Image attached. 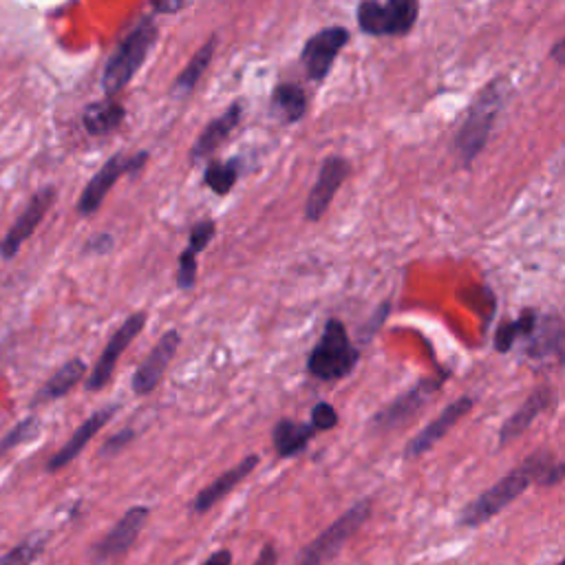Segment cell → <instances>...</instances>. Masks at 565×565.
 I'll use <instances>...</instances> for the list:
<instances>
[{"mask_svg": "<svg viewBox=\"0 0 565 565\" xmlns=\"http://www.w3.org/2000/svg\"><path fill=\"white\" fill-rule=\"evenodd\" d=\"M55 201V188L53 185H44L40 188L24 205V210L20 212V216L13 221V225L7 230L4 238L0 241V256L4 260H11L22 243L35 232V227L40 225V221L46 216L49 207L53 205Z\"/></svg>", "mask_w": 565, "mask_h": 565, "instance_id": "obj_9", "label": "cell"}, {"mask_svg": "<svg viewBox=\"0 0 565 565\" xmlns=\"http://www.w3.org/2000/svg\"><path fill=\"white\" fill-rule=\"evenodd\" d=\"M351 166L344 157L331 154L322 161L318 179L313 183V188L309 190L307 203H305V216L307 221H318L324 216L327 207L333 201V194L338 192V188L344 183V179L349 177Z\"/></svg>", "mask_w": 565, "mask_h": 565, "instance_id": "obj_12", "label": "cell"}, {"mask_svg": "<svg viewBox=\"0 0 565 565\" xmlns=\"http://www.w3.org/2000/svg\"><path fill=\"white\" fill-rule=\"evenodd\" d=\"M146 161H148V152H146V150H139V152H135V154H130V157H126V154H121V152L113 154V157L90 177V181H88L86 188L82 190V196H79V201H77V214H82V216H93V214L99 210V205L104 203L108 190L117 183V179H119L121 174H135V172H139V170L146 166Z\"/></svg>", "mask_w": 565, "mask_h": 565, "instance_id": "obj_7", "label": "cell"}, {"mask_svg": "<svg viewBox=\"0 0 565 565\" xmlns=\"http://www.w3.org/2000/svg\"><path fill=\"white\" fill-rule=\"evenodd\" d=\"M472 408V399L470 397H459L455 402H450L441 415H437L424 430H419L411 441L408 446L404 448V457L406 459H413V457H419L422 452H426L428 448H433L450 428L452 424L459 422V417H463L468 411Z\"/></svg>", "mask_w": 565, "mask_h": 565, "instance_id": "obj_15", "label": "cell"}, {"mask_svg": "<svg viewBox=\"0 0 565 565\" xmlns=\"http://www.w3.org/2000/svg\"><path fill=\"white\" fill-rule=\"evenodd\" d=\"M159 35L157 22L152 15H141L139 22L128 31V35L115 46L108 57L102 75V88L106 97H115L124 90V86L135 77L139 66L146 62L150 49L154 46Z\"/></svg>", "mask_w": 565, "mask_h": 565, "instance_id": "obj_2", "label": "cell"}, {"mask_svg": "<svg viewBox=\"0 0 565 565\" xmlns=\"http://www.w3.org/2000/svg\"><path fill=\"white\" fill-rule=\"evenodd\" d=\"M254 565H278V554L274 545H265L256 558Z\"/></svg>", "mask_w": 565, "mask_h": 565, "instance_id": "obj_33", "label": "cell"}, {"mask_svg": "<svg viewBox=\"0 0 565 565\" xmlns=\"http://www.w3.org/2000/svg\"><path fill=\"white\" fill-rule=\"evenodd\" d=\"M188 2L183 0H177V2H152V11L154 13H174V11H181Z\"/></svg>", "mask_w": 565, "mask_h": 565, "instance_id": "obj_34", "label": "cell"}, {"mask_svg": "<svg viewBox=\"0 0 565 565\" xmlns=\"http://www.w3.org/2000/svg\"><path fill=\"white\" fill-rule=\"evenodd\" d=\"M124 106L119 102H115L113 97L99 99V102H90L84 113H82V124L84 130L93 137H102L108 135L113 130L119 128V124L124 121Z\"/></svg>", "mask_w": 565, "mask_h": 565, "instance_id": "obj_21", "label": "cell"}, {"mask_svg": "<svg viewBox=\"0 0 565 565\" xmlns=\"http://www.w3.org/2000/svg\"><path fill=\"white\" fill-rule=\"evenodd\" d=\"M40 435V419L35 415H29L20 419L2 439H0V457L9 450H13L20 444H26Z\"/></svg>", "mask_w": 565, "mask_h": 565, "instance_id": "obj_28", "label": "cell"}, {"mask_svg": "<svg viewBox=\"0 0 565 565\" xmlns=\"http://www.w3.org/2000/svg\"><path fill=\"white\" fill-rule=\"evenodd\" d=\"M143 324H146V313H143V311L130 313V316L121 322V327L110 335V340L106 342L102 355L97 358V362H95V366H93V371H90V375H88V380H86V388H88L90 393H93V391H99V388H104V386L108 384V380L113 377L115 366H117L121 353H124L126 347L139 335V331L143 329Z\"/></svg>", "mask_w": 565, "mask_h": 565, "instance_id": "obj_8", "label": "cell"}, {"mask_svg": "<svg viewBox=\"0 0 565 565\" xmlns=\"http://www.w3.org/2000/svg\"><path fill=\"white\" fill-rule=\"evenodd\" d=\"M417 11L415 0H366L358 4V24L369 35H404L413 29Z\"/></svg>", "mask_w": 565, "mask_h": 565, "instance_id": "obj_6", "label": "cell"}, {"mask_svg": "<svg viewBox=\"0 0 565 565\" xmlns=\"http://www.w3.org/2000/svg\"><path fill=\"white\" fill-rule=\"evenodd\" d=\"M271 108L285 124H294L307 113V95L298 84H278L271 93Z\"/></svg>", "mask_w": 565, "mask_h": 565, "instance_id": "obj_24", "label": "cell"}, {"mask_svg": "<svg viewBox=\"0 0 565 565\" xmlns=\"http://www.w3.org/2000/svg\"><path fill=\"white\" fill-rule=\"evenodd\" d=\"M86 375V362L79 358H73L68 362H64L35 393L33 397V406L42 404V402H51L57 399L66 393H71V388H75V384H79V380Z\"/></svg>", "mask_w": 565, "mask_h": 565, "instance_id": "obj_22", "label": "cell"}, {"mask_svg": "<svg viewBox=\"0 0 565 565\" xmlns=\"http://www.w3.org/2000/svg\"><path fill=\"white\" fill-rule=\"evenodd\" d=\"M347 42H349V31L344 26H327V29H320L316 35H311L300 51V62L309 79L313 82L324 79L331 71V64L338 51Z\"/></svg>", "mask_w": 565, "mask_h": 565, "instance_id": "obj_10", "label": "cell"}, {"mask_svg": "<svg viewBox=\"0 0 565 565\" xmlns=\"http://www.w3.org/2000/svg\"><path fill=\"white\" fill-rule=\"evenodd\" d=\"M243 108H245V102L243 99H234L218 117H214L203 130L201 135L196 137L192 150H190V157L192 161H199V159H205L207 154H212L227 137L230 132L238 126L241 117H243Z\"/></svg>", "mask_w": 565, "mask_h": 565, "instance_id": "obj_16", "label": "cell"}, {"mask_svg": "<svg viewBox=\"0 0 565 565\" xmlns=\"http://www.w3.org/2000/svg\"><path fill=\"white\" fill-rule=\"evenodd\" d=\"M565 477V463H556L550 452L539 450L527 457L521 466L510 470L503 479H499L492 488L481 492L475 501H470L459 514V523L475 527L486 523L490 516L499 514L508 503H512L532 481L541 486H552Z\"/></svg>", "mask_w": 565, "mask_h": 565, "instance_id": "obj_1", "label": "cell"}, {"mask_svg": "<svg viewBox=\"0 0 565 565\" xmlns=\"http://www.w3.org/2000/svg\"><path fill=\"white\" fill-rule=\"evenodd\" d=\"M46 545V534H31L0 556V565H33Z\"/></svg>", "mask_w": 565, "mask_h": 565, "instance_id": "obj_26", "label": "cell"}, {"mask_svg": "<svg viewBox=\"0 0 565 565\" xmlns=\"http://www.w3.org/2000/svg\"><path fill=\"white\" fill-rule=\"evenodd\" d=\"M311 424L316 430H329L338 424V413L331 404L327 402H318L313 408H311Z\"/></svg>", "mask_w": 565, "mask_h": 565, "instance_id": "obj_31", "label": "cell"}, {"mask_svg": "<svg viewBox=\"0 0 565 565\" xmlns=\"http://www.w3.org/2000/svg\"><path fill=\"white\" fill-rule=\"evenodd\" d=\"M179 342H181V335L174 329L166 331L159 338V342L150 349V353L137 366V371H135V375L130 380V388H132L135 395H148L150 391H154V386L163 377V371L172 362V358H174V353L179 349Z\"/></svg>", "mask_w": 565, "mask_h": 565, "instance_id": "obj_13", "label": "cell"}, {"mask_svg": "<svg viewBox=\"0 0 565 565\" xmlns=\"http://www.w3.org/2000/svg\"><path fill=\"white\" fill-rule=\"evenodd\" d=\"M558 565H565V558H563V561H561V563H558Z\"/></svg>", "mask_w": 565, "mask_h": 565, "instance_id": "obj_37", "label": "cell"}, {"mask_svg": "<svg viewBox=\"0 0 565 565\" xmlns=\"http://www.w3.org/2000/svg\"><path fill=\"white\" fill-rule=\"evenodd\" d=\"M258 466V455H247L230 470L221 472L210 486H205L196 499H194V512H207L212 505H216L225 494H230L254 468Z\"/></svg>", "mask_w": 565, "mask_h": 565, "instance_id": "obj_18", "label": "cell"}, {"mask_svg": "<svg viewBox=\"0 0 565 565\" xmlns=\"http://www.w3.org/2000/svg\"><path fill=\"white\" fill-rule=\"evenodd\" d=\"M508 90H510L508 79L497 77L472 102L470 113L463 119V126L455 135V148L466 163L472 161L477 157V152L486 146L488 135L494 124V117H497Z\"/></svg>", "mask_w": 565, "mask_h": 565, "instance_id": "obj_3", "label": "cell"}, {"mask_svg": "<svg viewBox=\"0 0 565 565\" xmlns=\"http://www.w3.org/2000/svg\"><path fill=\"white\" fill-rule=\"evenodd\" d=\"M371 514V501H358L344 514H340L327 530H322L298 556V565H324L329 563L344 543L364 525Z\"/></svg>", "mask_w": 565, "mask_h": 565, "instance_id": "obj_5", "label": "cell"}, {"mask_svg": "<svg viewBox=\"0 0 565 565\" xmlns=\"http://www.w3.org/2000/svg\"><path fill=\"white\" fill-rule=\"evenodd\" d=\"M232 563V552L230 550H216L203 565H230Z\"/></svg>", "mask_w": 565, "mask_h": 565, "instance_id": "obj_35", "label": "cell"}, {"mask_svg": "<svg viewBox=\"0 0 565 565\" xmlns=\"http://www.w3.org/2000/svg\"><path fill=\"white\" fill-rule=\"evenodd\" d=\"M437 386H439V380H424V382H419L417 386H413L411 391L399 395L393 404H388L384 411H380L373 417V424L380 426V428L399 426L404 419L415 415V411L437 391Z\"/></svg>", "mask_w": 565, "mask_h": 565, "instance_id": "obj_17", "label": "cell"}, {"mask_svg": "<svg viewBox=\"0 0 565 565\" xmlns=\"http://www.w3.org/2000/svg\"><path fill=\"white\" fill-rule=\"evenodd\" d=\"M313 435H316L313 424L280 419L271 430V441H274L278 457H294L307 448V444Z\"/></svg>", "mask_w": 565, "mask_h": 565, "instance_id": "obj_23", "label": "cell"}, {"mask_svg": "<svg viewBox=\"0 0 565 565\" xmlns=\"http://www.w3.org/2000/svg\"><path fill=\"white\" fill-rule=\"evenodd\" d=\"M196 254L192 247H185L179 256V267H177V285L179 289H192L196 280Z\"/></svg>", "mask_w": 565, "mask_h": 565, "instance_id": "obj_29", "label": "cell"}, {"mask_svg": "<svg viewBox=\"0 0 565 565\" xmlns=\"http://www.w3.org/2000/svg\"><path fill=\"white\" fill-rule=\"evenodd\" d=\"M536 322H539L536 313H534V311H525L519 320L501 324V327L497 329V335H494V347H497L499 351H508L516 338H527V335L534 331Z\"/></svg>", "mask_w": 565, "mask_h": 565, "instance_id": "obj_27", "label": "cell"}, {"mask_svg": "<svg viewBox=\"0 0 565 565\" xmlns=\"http://www.w3.org/2000/svg\"><path fill=\"white\" fill-rule=\"evenodd\" d=\"M552 57L558 62V64H565V38L558 40L552 49Z\"/></svg>", "mask_w": 565, "mask_h": 565, "instance_id": "obj_36", "label": "cell"}, {"mask_svg": "<svg viewBox=\"0 0 565 565\" xmlns=\"http://www.w3.org/2000/svg\"><path fill=\"white\" fill-rule=\"evenodd\" d=\"M148 514L150 510L146 505H132L130 510L124 512V516L108 530V534L93 545L90 554L97 563H106V561H113L121 554H126L132 543L137 541L141 527L146 525L148 521Z\"/></svg>", "mask_w": 565, "mask_h": 565, "instance_id": "obj_11", "label": "cell"}, {"mask_svg": "<svg viewBox=\"0 0 565 565\" xmlns=\"http://www.w3.org/2000/svg\"><path fill=\"white\" fill-rule=\"evenodd\" d=\"M216 42L218 38L216 35H210L201 46L199 51L190 57V62L183 66V71L177 75V79L172 82V88H170V95L177 97V99H183L188 97L194 86L199 84V79L203 77V73L207 71L210 62H212V55L216 51Z\"/></svg>", "mask_w": 565, "mask_h": 565, "instance_id": "obj_19", "label": "cell"}, {"mask_svg": "<svg viewBox=\"0 0 565 565\" xmlns=\"http://www.w3.org/2000/svg\"><path fill=\"white\" fill-rule=\"evenodd\" d=\"M117 408H119L117 404H108V406L95 411L84 424H79V428H75V433L68 437V441L46 461V470L55 472V470L68 466L86 448V444L110 422V417L117 413Z\"/></svg>", "mask_w": 565, "mask_h": 565, "instance_id": "obj_14", "label": "cell"}, {"mask_svg": "<svg viewBox=\"0 0 565 565\" xmlns=\"http://www.w3.org/2000/svg\"><path fill=\"white\" fill-rule=\"evenodd\" d=\"M358 349L351 344L347 329L340 320H327L318 344L307 358V371L318 380H340L353 371L358 364Z\"/></svg>", "mask_w": 565, "mask_h": 565, "instance_id": "obj_4", "label": "cell"}, {"mask_svg": "<svg viewBox=\"0 0 565 565\" xmlns=\"http://www.w3.org/2000/svg\"><path fill=\"white\" fill-rule=\"evenodd\" d=\"M132 437H135V430H130V428H124V430L115 433L113 437H108V439L104 441L99 455H102V457H113V455H117L119 450H124V448L132 441Z\"/></svg>", "mask_w": 565, "mask_h": 565, "instance_id": "obj_32", "label": "cell"}, {"mask_svg": "<svg viewBox=\"0 0 565 565\" xmlns=\"http://www.w3.org/2000/svg\"><path fill=\"white\" fill-rule=\"evenodd\" d=\"M550 402H552V388L550 386H539L536 391H532V395L523 402V406L503 424L501 435H499L501 446L508 444L510 439L519 437L550 406Z\"/></svg>", "mask_w": 565, "mask_h": 565, "instance_id": "obj_20", "label": "cell"}, {"mask_svg": "<svg viewBox=\"0 0 565 565\" xmlns=\"http://www.w3.org/2000/svg\"><path fill=\"white\" fill-rule=\"evenodd\" d=\"M214 234H216V223L212 218H201L190 230L188 247H192L194 252H203L207 247V243L214 238Z\"/></svg>", "mask_w": 565, "mask_h": 565, "instance_id": "obj_30", "label": "cell"}, {"mask_svg": "<svg viewBox=\"0 0 565 565\" xmlns=\"http://www.w3.org/2000/svg\"><path fill=\"white\" fill-rule=\"evenodd\" d=\"M238 168H241V159L238 157H232L227 161H210L205 166V172H203V183L218 196L227 194L236 179H238Z\"/></svg>", "mask_w": 565, "mask_h": 565, "instance_id": "obj_25", "label": "cell"}]
</instances>
